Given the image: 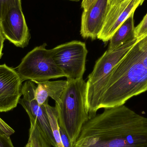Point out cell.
Segmentation results:
<instances>
[{"label": "cell", "instance_id": "cell-1", "mask_svg": "<svg viewBox=\"0 0 147 147\" xmlns=\"http://www.w3.org/2000/svg\"><path fill=\"white\" fill-rule=\"evenodd\" d=\"M73 147H147V118L124 105L105 109L85 123Z\"/></svg>", "mask_w": 147, "mask_h": 147}, {"label": "cell", "instance_id": "cell-2", "mask_svg": "<svg viewBox=\"0 0 147 147\" xmlns=\"http://www.w3.org/2000/svg\"><path fill=\"white\" fill-rule=\"evenodd\" d=\"M146 91L147 68L138 39L87 101L90 117L96 115L99 109L123 105L129 98Z\"/></svg>", "mask_w": 147, "mask_h": 147}, {"label": "cell", "instance_id": "cell-3", "mask_svg": "<svg viewBox=\"0 0 147 147\" xmlns=\"http://www.w3.org/2000/svg\"><path fill=\"white\" fill-rule=\"evenodd\" d=\"M68 84L55 105L59 124L64 129L73 147L85 123L90 119L87 104V84L83 78L67 80Z\"/></svg>", "mask_w": 147, "mask_h": 147}, {"label": "cell", "instance_id": "cell-4", "mask_svg": "<svg viewBox=\"0 0 147 147\" xmlns=\"http://www.w3.org/2000/svg\"><path fill=\"white\" fill-rule=\"evenodd\" d=\"M47 45L35 47L22 59L16 69L22 81L43 82L65 77L54 62L52 49H46Z\"/></svg>", "mask_w": 147, "mask_h": 147}, {"label": "cell", "instance_id": "cell-5", "mask_svg": "<svg viewBox=\"0 0 147 147\" xmlns=\"http://www.w3.org/2000/svg\"><path fill=\"white\" fill-rule=\"evenodd\" d=\"M53 58L67 80L83 78L88 50L84 42L73 40L52 49Z\"/></svg>", "mask_w": 147, "mask_h": 147}, {"label": "cell", "instance_id": "cell-6", "mask_svg": "<svg viewBox=\"0 0 147 147\" xmlns=\"http://www.w3.org/2000/svg\"><path fill=\"white\" fill-rule=\"evenodd\" d=\"M137 40L138 39L136 38L129 41L113 51H106L97 60L86 82L87 102L104 80L135 45Z\"/></svg>", "mask_w": 147, "mask_h": 147}, {"label": "cell", "instance_id": "cell-7", "mask_svg": "<svg viewBox=\"0 0 147 147\" xmlns=\"http://www.w3.org/2000/svg\"><path fill=\"white\" fill-rule=\"evenodd\" d=\"M36 88L34 82L31 80L26 81L22 85V98L20 99L19 103L26 110L29 119L36 121L52 146L57 147L46 108V103L40 105L37 102L35 97Z\"/></svg>", "mask_w": 147, "mask_h": 147}, {"label": "cell", "instance_id": "cell-8", "mask_svg": "<svg viewBox=\"0 0 147 147\" xmlns=\"http://www.w3.org/2000/svg\"><path fill=\"white\" fill-rule=\"evenodd\" d=\"M0 28L5 39L16 46L24 48L28 45L31 36L22 5L7 12L0 21Z\"/></svg>", "mask_w": 147, "mask_h": 147}, {"label": "cell", "instance_id": "cell-9", "mask_svg": "<svg viewBox=\"0 0 147 147\" xmlns=\"http://www.w3.org/2000/svg\"><path fill=\"white\" fill-rule=\"evenodd\" d=\"M16 70L6 64L0 65V112L15 108L22 96V83Z\"/></svg>", "mask_w": 147, "mask_h": 147}, {"label": "cell", "instance_id": "cell-10", "mask_svg": "<svg viewBox=\"0 0 147 147\" xmlns=\"http://www.w3.org/2000/svg\"><path fill=\"white\" fill-rule=\"evenodd\" d=\"M110 7L109 0H96L81 16L80 34L84 38L97 39Z\"/></svg>", "mask_w": 147, "mask_h": 147}, {"label": "cell", "instance_id": "cell-11", "mask_svg": "<svg viewBox=\"0 0 147 147\" xmlns=\"http://www.w3.org/2000/svg\"><path fill=\"white\" fill-rule=\"evenodd\" d=\"M145 0H125L110 7L103 27L98 39L107 42L110 40L117 30L129 16Z\"/></svg>", "mask_w": 147, "mask_h": 147}, {"label": "cell", "instance_id": "cell-12", "mask_svg": "<svg viewBox=\"0 0 147 147\" xmlns=\"http://www.w3.org/2000/svg\"><path fill=\"white\" fill-rule=\"evenodd\" d=\"M34 83L38 85L35 89V97L40 105L45 104L50 97L55 101L56 105H58L61 103L60 98L67 85L68 80H47Z\"/></svg>", "mask_w": 147, "mask_h": 147}, {"label": "cell", "instance_id": "cell-13", "mask_svg": "<svg viewBox=\"0 0 147 147\" xmlns=\"http://www.w3.org/2000/svg\"><path fill=\"white\" fill-rule=\"evenodd\" d=\"M133 12L117 30L111 39L108 51H113L129 41L136 39Z\"/></svg>", "mask_w": 147, "mask_h": 147}, {"label": "cell", "instance_id": "cell-14", "mask_svg": "<svg viewBox=\"0 0 147 147\" xmlns=\"http://www.w3.org/2000/svg\"><path fill=\"white\" fill-rule=\"evenodd\" d=\"M30 121L28 139L32 142L33 147H52L36 121L30 119Z\"/></svg>", "mask_w": 147, "mask_h": 147}, {"label": "cell", "instance_id": "cell-15", "mask_svg": "<svg viewBox=\"0 0 147 147\" xmlns=\"http://www.w3.org/2000/svg\"><path fill=\"white\" fill-rule=\"evenodd\" d=\"M45 106L57 147H64L61 141L58 119L55 107L49 105L48 102H46Z\"/></svg>", "mask_w": 147, "mask_h": 147}, {"label": "cell", "instance_id": "cell-16", "mask_svg": "<svg viewBox=\"0 0 147 147\" xmlns=\"http://www.w3.org/2000/svg\"><path fill=\"white\" fill-rule=\"evenodd\" d=\"M19 5L21 0H0V21L10 8Z\"/></svg>", "mask_w": 147, "mask_h": 147}, {"label": "cell", "instance_id": "cell-17", "mask_svg": "<svg viewBox=\"0 0 147 147\" xmlns=\"http://www.w3.org/2000/svg\"><path fill=\"white\" fill-rule=\"evenodd\" d=\"M135 37L140 38L147 34V13L140 23L135 28Z\"/></svg>", "mask_w": 147, "mask_h": 147}, {"label": "cell", "instance_id": "cell-18", "mask_svg": "<svg viewBox=\"0 0 147 147\" xmlns=\"http://www.w3.org/2000/svg\"><path fill=\"white\" fill-rule=\"evenodd\" d=\"M0 147H14L9 136L0 131Z\"/></svg>", "mask_w": 147, "mask_h": 147}, {"label": "cell", "instance_id": "cell-19", "mask_svg": "<svg viewBox=\"0 0 147 147\" xmlns=\"http://www.w3.org/2000/svg\"><path fill=\"white\" fill-rule=\"evenodd\" d=\"M59 131L60 132L61 141L64 147H72L70 141L66 132L63 129L59 126Z\"/></svg>", "mask_w": 147, "mask_h": 147}, {"label": "cell", "instance_id": "cell-20", "mask_svg": "<svg viewBox=\"0 0 147 147\" xmlns=\"http://www.w3.org/2000/svg\"><path fill=\"white\" fill-rule=\"evenodd\" d=\"M6 39L4 38L1 28H0V59L3 56V44L4 40Z\"/></svg>", "mask_w": 147, "mask_h": 147}, {"label": "cell", "instance_id": "cell-21", "mask_svg": "<svg viewBox=\"0 0 147 147\" xmlns=\"http://www.w3.org/2000/svg\"><path fill=\"white\" fill-rule=\"evenodd\" d=\"M96 0H82L81 7L83 9L88 8Z\"/></svg>", "mask_w": 147, "mask_h": 147}, {"label": "cell", "instance_id": "cell-22", "mask_svg": "<svg viewBox=\"0 0 147 147\" xmlns=\"http://www.w3.org/2000/svg\"><path fill=\"white\" fill-rule=\"evenodd\" d=\"M125 1V0H109L110 7L118 4V3H120L123 1Z\"/></svg>", "mask_w": 147, "mask_h": 147}, {"label": "cell", "instance_id": "cell-23", "mask_svg": "<svg viewBox=\"0 0 147 147\" xmlns=\"http://www.w3.org/2000/svg\"><path fill=\"white\" fill-rule=\"evenodd\" d=\"M25 147H33L32 143L29 139H28V142L27 143Z\"/></svg>", "mask_w": 147, "mask_h": 147}, {"label": "cell", "instance_id": "cell-24", "mask_svg": "<svg viewBox=\"0 0 147 147\" xmlns=\"http://www.w3.org/2000/svg\"><path fill=\"white\" fill-rule=\"evenodd\" d=\"M67 1H79L80 0H67Z\"/></svg>", "mask_w": 147, "mask_h": 147}]
</instances>
